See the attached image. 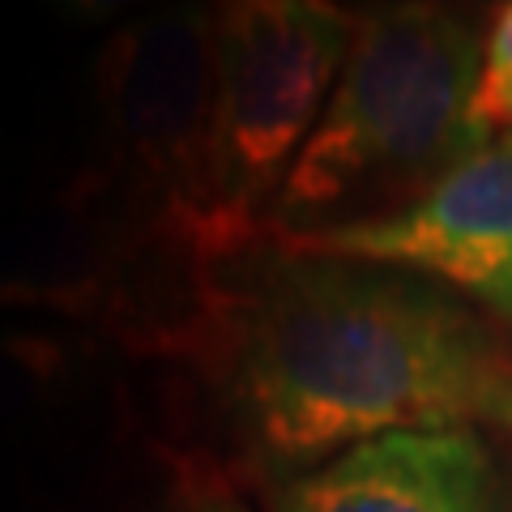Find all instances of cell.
<instances>
[{"label": "cell", "mask_w": 512, "mask_h": 512, "mask_svg": "<svg viewBox=\"0 0 512 512\" xmlns=\"http://www.w3.org/2000/svg\"><path fill=\"white\" fill-rule=\"evenodd\" d=\"M180 359L265 478L393 431L508 427L512 363L474 303L410 269L278 244L239 278L214 265Z\"/></svg>", "instance_id": "cell-1"}, {"label": "cell", "mask_w": 512, "mask_h": 512, "mask_svg": "<svg viewBox=\"0 0 512 512\" xmlns=\"http://www.w3.org/2000/svg\"><path fill=\"white\" fill-rule=\"evenodd\" d=\"M478 77L483 39L461 9L384 5L359 13L333 99L265 227L291 239L414 205L491 141L478 120Z\"/></svg>", "instance_id": "cell-2"}, {"label": "cell", "mask_w": 512, "mask_h": 512, "mask_svg": "<svg viewBox=\"0 0 512 512\" xmlns=\"http://www.w3.org/2000/svg\"><path fill=\"white\" fill-rule=\"evenodd\" d=\"M355 39V13L320 0L214 9V235L227 261L265 231L299 150L325 116Z\"/></svg>", "instance_id": "cell-3"}, {"label": "cell", "mask_w": 512, "mask_h": 512, "mask_svg": "<svg viewBox=\"0 0 512 512\" xmlns=\"http://www.w3.org/2000/svg\"><path fill=\"white\" fill-rule=\"evenodd\" d=\"M210 274L214 265L141 214L107 175L0 227V312H47L163 355H184Z\"/></svg>", "instance_id": "cell-4"}, {"label": "cell", "mask_w": 512, "mask_h": 512, "mask_svg": "<svg viewBox=\"0 0 512 512\" xmlns=\"http://www.w3.org/2000/svg\"><path fill=\"white\" fill-rule=\"evenodd\" d=\"M94 107L107 180L205 265H227L210 205L214 9H158L111 30L94 56Z\"/></svg>", "instance_id": "cell-5"}, {"label": "cell", "mask_w": 512, "mask_h": 512, "mask_svg": "<svg viewBox=\"0 0 512 512\" xmlns=\"http://www.w3.org/2000/svg\"><path fill=\"white\" fill-rule=\"evenodd\" d=\"M278 244L410 269L512 329V128H500L406 210Z\"/></svg>", "instance_id": "cell-6"}, {"label": "cell", "mask_w": 512, "mask_h": 512, "mask_svg": "<svg viewBox=\"0 0 512 512\" xmlns=\"http://www.w3.org/2000/svg\"><path fill=\"white\" fill-rule=\"evenodd\" d=\"M269 512H500V470L474 427L393 431L269 478Z\"/></svg>", "instance_id": "cell-7"}, {"label": "cell", "mask_w": 512, "mask_h": 512, "mask_svg": "<svg viewBox=\"0 0 512 512\" xmlns=\"http://www.w3.org/2000/svg\"><path fill=\"white\" fill-rule=\"evenodd\" d=\"M94 350L77 329H0V427L39 419L82 393Z\"/></svg>", "instance_id": "cell-8"}, {"label": "cell", "mask_w": 512, "mask_h": 512, "mask_svg": "<svg viewBox=\"0 0 512 512\" xmlns=\"http://www.w3.org/2000/svg\"><path fill=\"white\" fill-rule=\"evenodd\" d=\"M163 495H158L154 512H252L231 478L218 470V461L201 453H167L163 461Z\"/></svg>", "instance_id": "cell-9"}, {"label": "cell", "mask_w": 512, "mask_h": 512, "mask_svg": "<svg viewBox=\"0 0 512 512\" xmlns=\"http://www.w3.org/2000/svg\"><path fill=\"white\" fill-rule=\"evenodd\" d=\"M478 120L495 137V128H512V5L495 18L483 43V77H478Z\"/></svg>", "instance_id": "cell-10"}]
</instances>
